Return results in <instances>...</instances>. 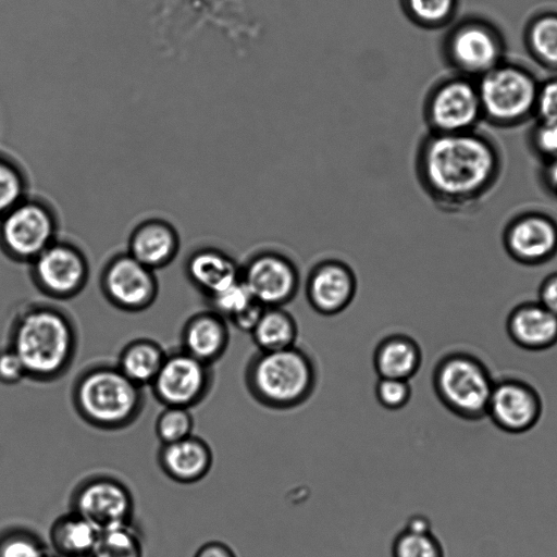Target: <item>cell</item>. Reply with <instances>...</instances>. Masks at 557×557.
I'll use <instances>...</instances> for the list:
<instances>
[{
  "label": "cell",
  "mask_w": 557,
  "mask_h": 557,
  "mask_svg": "<svg viewBox=\"0 0 557 557\" xmlns=\"http://www.w3.org/2000/svg\"><path fill=\"white\" fill-rule=\"evenodd\" d=\"M504 168L503 149L492 137L475 129L428 133L413 156L420 189L437 210L447 214L474 210L497 186Z\"/></svg>",
  "instance_id": "obj_1"
},
{
  "label": "cell",
  "mask_w": 557,
  "mask_h": 557,
  "mask_svg": "<svg viewBox=\"0 0 557 557\" xmlns=\"http://www.w3.org/2000/svg\"><path fill=\"white\" fill-rule=\"evenodd\" d=\"M77 345L75 322L59 306L33 301L12 319L9 347L22 360L29 380L48 383L62 377L74 361Z\"/></svg>",
  "instance_id": "obj_2"
},
{
  "label": "cell",
  "mask_w": 557,
  "mask_h": 557,
  "mask_svg": "<svg viewBox=\"0 0 557 557\" xmlns=\"http://www.w3.org/2000/svg\"><path fill=\"white\" fill-rule=\"evenodd\" d=\"M245 386L251 398L271 410H290L307 403L319 382L317 361L295 345L275 350H257L244 371Z\"/></svg>",
  "instance_id": "obj_3"
},
{
  "label": "cell",
  "mask_w": 557,
  "mask_h": 557,
  "mask_svg": "<svg viewBox=\"0 0 557 557\" xmlns=\"http://www.w3.org/2000/svg\"><path fill=\"white\" fill-rule=\"evenodd\" d=\"M72 403L90 426L116 431L137 420L145 407V395L143 387L126 377L116 364L96 363L76 376Z\"/></svg>",
  "instance_id": "obj_4"
},
{
  "label": "cell",
  "mask_w": 557,
  "mask_h": 557,
  "mask_svg": "<svg viewBox=\"0 0 557 557\" xmlns=\"http://www.w3.org/2000/svg\"><path fill=\"white\" fill-rule=\"evenodd\" d=\"M494 382L485 362L463 350L443 355L432 372V387L440 403L466 421L486 417Z\"/></svg>",
  "instance_id": "obj_5"
},
{
  "label": "cell",
  "mask_w": 557,
  "mask_h": 557,
  "mask_svg": "<svg viewBox=\"0 0 557 557\" xmlns=\"http://www.w3.org/2000/svg\"><path fill=\"white\" fill-rule=\"evenodd\" d=\"M59 231L53 205L28 195L0 216V251L11 261L28 264L59 238Z\"/></svg>",
  "instance_id": "obj_6"
},
{
  "label": "cell",
  "mask_w": 557,
  "mask_h": 557,
  "mask_svg": "<svg viewBox=\"0 0 557 557\" xmlns=\"http://www.w3.org/2000/svg\"><path fill=\"white\" fill-rule=\"evenodd\" d=\"M537 90L527 72L495 66L485 73L478 89L482 114L497 126L518 125L535 111Z\"/></svg>",
  "instance_id": "obj_7"
},
{
  "label": "cell",
  "mask_w": 557,
  "mask_h": 557,
  "mask_svg": "<svg viewBox=\"0 0 557 557\" xmlns=\"http://www.w3.org/2000/svg\"><path fill=\"white\" fill-rule=\"evenodd\" d=\"M28 267L33 285L53 300H70L78 296L90 275L89 260L84 250L61 238L40 252Z\"/></svg>",
  "instance_id": "obj_8"
},
{
  "label": "cell",
  "mask_w": 557,
  "mask_h": 557,
  "mask_svg": "<svg viewBox=\"0 0 557 557\" xmlns=\"http://www.w3.org/2000/svg\"><path fill=\"white\" fill-rule=\"evenodd\" d=\"M240 280L251 296L264 307H286L300 289L298 264L285 252L261 248L240 263Z\"/></svg>",
  "instance_id": "obj_9"
},
{
  "label": "cell",
  "mask_w": 557,
  "mask_h": 557,
  "mask_svg": "<svg viewBox=\"0 0 557 557\" xmlns=\"http://www.w3.org/2000/svg\"><path fill=\"white\" fill-rule=\"evenodd\" d=\"M99 286L111 306L129 313L147 310L159 294L156 271L140 263L126 250L106 261L99 275Z\"/></svg>",
  "instance_id": "obj_10"
},
{
  "label": "cell",
  "mask_w": 557,
  "mask_h": 557,
  "mask_svg": "<svg viewBox=\"0 0 557 557\" xmlns=\"http://www.w3.org/2000/svg\"><path fill=\"white\" fill-rule=\"evenodd\" d=\"M213 383V366L177 349L166 354L149 386L154 398L164 407L190 409L206 399Z\"/></svg>",
  "instance_id": "obj_11"
},
{
  "label": "cell",
  "mask_w": 557,
  "mask_h": 557,
  "mask_svg": "<svg viewBox=\"0 0 557 557\" xmlns=\"http://www.w3.org/2000/svg\"><path fill=\"white\" fill-rule=\"evenodd\" d=\"M134 497L121 480L95 474L81 481L72 492L71 510L99 531L132 523Z\"/></svg>",
  "instance_id": "obj_12"
},
{
  "label": "cell",
  "mask_w": 557,
  "mask_h": 557,
  "mask_svg": "<svg viewBox=\"0 0 557 557\" xmlns=\"http://www.w3.org/2000/svg\"><path fill=\"white\" fill-rule=\"evenodd\" d=\"M502 242L507 255L517 263L545 264L557 256V221L539 210L520 212L505 225Z\"/></svg>",
  "instance_id": "obj_13"
},
{
  "label": "cell",
  "mask_w": 557,
  "mask_h": 557,
  "mask_svg": "<svg viewBox=\"0 0 557 557\" xmlns=\"http://www.w3.org/2000/svg\"><path fill=\"white\" fill-rule=\"evenodd\" d=\"M542 413V397L531 383L515 376L495 380L486 417L496 428L509 434H522L539 423Z\"/></svg>",
  "instance_id": "obj_14"
},
{
  "label": "cell",
  "mask_w": 557,
  "mask_h": 557,
  "mask_svg": "<svg viewBox=\"0 0 557 557\" xmlns=\"http://www.w3.org/2000/svg\"><path fill=\"white\" fill-rule=\"evenodd\" d=\"M304 290L309 307L315 313L335 317L354 302L358 292V277L345 260L324 258L309 269Z\"/></svg>",
  "instance_id": "obj_15"
},
{
  "label": "cell",
  "mask_w": 557,
  "mask_h": 557,
  "mask_svg": "<svg viewBox=\"0 0 557 557\" xmlns=\"http://www.w3.org/2000/svg\"><path fill=\"white\" fill-rule=\"evenodd\" d=\"M482 114L478 89L466 81H453L437 89L426 108L432 134H459L475 129Z\"/></svg>",
  "instance_id": "obj_16"
},
{
  "label": "cell",
  "mask_w": 557,
  "mask_h": 557,
  "mask_svg": "<svg viewBox=\"0 0 557 557\" xmlns=\"http://www.w3.org/2000/svg\"><path fill=\"white\" fill-rule=\"evenodd\" d=\"M181 249L176 227L161 218L140 221L127 239L126 251L149 269L157 271L171 264Z\"/></svg>",
  "instance_id": "obj_17"
},
{
  "label": "cell",
  "mask_w": 557,
  "mask_h": 557,
  "mask_svg": "<svg viewBox=\"0 0 557 557\" xmlns=\"http://www.w3.org/2000/svg\"><path fill=\"white\" fill-rule=\"evenodd\" d=\"M228 324L226 319L211 309L191 314L183 324L180 349L213 366L228 348Z\"/></svg>",
  "instance_id": "obj_18"
},
{
  "label": "cell",
  "mask_w": 557,
  "mask_h": 557,
  "mask_svg": "<svg viewBox=\"0 0 557 557\" xmlns=\"http://www.w3.org/2000/svg\"><path fill=\"white\" fill-rule=\"evenodd\" d=\"M157 459L169 479L181 484H193L202 480L211 470L213 453L206 440L191 434L181 441L161 445Z\"/></svg>",
  "instance_id": "obj_19"
},
{
  "label": "cell",
  "mask_w": 557,
  "mask_h": 557,
  "mask_svg": "<svg viewBox=\"0 0 557 557\" xmlns=\"http://www.w3.org/2000/svg\"><path fill=\"white\" fill-rule=\"evenodd\" d=\"M184 271L188 281L206 299L240 278V263L213 246L194 249L185 260Z\"/></svg>",
  "instance_id": "obj_20"
},
{
  "label": "cell",
  "mask_w": 557,
  "mask_h": 557,
  "mask_svg": "<svg viewBox=\"0 0 557 557\" xmlns=\"http://www.w3.org/2000/svg\"><path fill=\"white\" fill-rule=\"evenodd\" d=\"M506 332L518 347L543 351L557 344V317L537 300L524 301L508 313Z\"/></svg>",
  "instance_id": "obj_21"
},
{
  "label": "cell",
  "mask_w": 557,
  "mask_h": 557,
  "mask_svg": "<svg viewBox=\"0 0 557 557\" xmlns=\"http://www.w3.org/2000/svg\"><path fill=\"white\" fill-rule=\"evenodd\" d=\"M422 349L409 334L385 335L373 350V368L379 377L410 380L422 364Z\"/></svg>",
  "instance_id": "obj_22"
},
{
  "label": "cell",
  "mask_w": 557,
  "mask_h": 557,
  "mask_svg": "<svg viewBox=\"0 0 557 557\" xmlns=\"http://www.w3.org/2000/svg\"><path fill=\"white\" fill-rule=\"evenodd\" d=\"M450 50L462 69L485 74L496 66L500 48L491 29L479 24H469L453 36Z\"/></svg>",
  "instance_id": "obj_23"
},
{
  "label": "cell",
  "mask_w": 557,
  "mask_h": 557,
  "mask_svg": "<svg viewBox=\"0 0 557 557\" xmlns=\"http://www.w3.org/2000/svg\"><path fill=\"white\" fill-rule=\"evenodd\" d=\"M98 534V529L70 509L51 523L49 543L59 557H83L92 553Z\"/></svg>",
  "instance_id": "obj_24"
},
{
  "label": "cell",
  "mask_w": 557,
  "mask_h": 557,
  "mask_svg": "<svg viewBox=\"0 0 557 557\" xmlns=\"http://www.w3.org/2000/svg\"><path fill=\"white\" fill-rule=\"evenodd\" d=\"M166 354L154 339L139 337L124 345L115 364L126 377L144 387L154 380Z\"/></svg>",
  "instance_id": "obj_25"
},
{
  "label": "cell",
  "mask_w": 557,
  "mask_h": 557,
  "mask_svg": "<svg viewBox=\"0 0 557 557\" xmlns=\"http://www.w3.org/2000/svg\"><path fill=\"white\" fill-rule=\"evenodd\" d=\"M298 323L285 307H265L250 335L260 351L282 350L296 345Z\"/></svg>",
  "instance_id": "obj_26"
},
{
  "label": "cell",
  "mask_w": 557,
  "mask_h": 557,
  "mask_svg": "<svg viewBox=\"0 0 557 557\" xmlns=\"http://www.w3.org/2000/svg\"><path fill=\"white\" fill-rule=\"evenodd\" d=\"M92 557H144L141 537L132 523L99 531Z\"/></svg>",
  "instance_id": "obj_27"
},
{
  "label": "cell",
  "mask_w": 557,
  "mask_h": 557,
  "mask_svg": "<svg viewBox=\"0 0 557 557\" xmlns=\"http://www.w3.org/2000/svg\"><path fill=\"white\" fill-rule=\"evenodd\" d=\"M29 195V180L23 165L0 151V216Z\"/></svg>",
  "instance_id": "obj_28"
},
{
  "label": "cell",
  "mask_w": 557,
  "mask_h": 557,
  "mask_svg": "<svg viewBox=\"0 0 557 557\" xmlns=\"http://www.w3.org/2000/svg\"><path fill=\"white\" fill-rule=\"evenodd\" d=\"M392 557H445V553L432 531L412 532L404 529L393 541Z\"/></svg>",
  "instance_id": "obj_29"
},
{
  "label": "cell",
  "mask_w": 557,
  "mask_h": 557,
  "mask_svg": "<svg viewBox=\"0 0 557 557\" xmlns=\"http://www.w3.org/2000/svg\"><path fill=\"white\" fill-rule=\"evenodd\" d=\"M194 418L190 409L182 407H164L158 414L154 431L163 444L181 441L193 434Z\"/></svg>",
  "instance_id": "obj_30"
},
{
  "label": "cell",
  "mask_w": 557,
  "mask_h": 557,
  "mask_svg": "<svg viewBox=\"0 0 557 557\" xmlns=\"http://www.w3.org/2000/svg\"><path fill=\"white\" fill-rule=\"evenodd\" d=\"M48 546L36 533L14 529L0 537V557H47Z\"/></svg>",
  "instance_id": "obj_31"
},
{
  "label": "cell",
  "mask_w": 557,
  "mask_h": 557,
  "mask_svg": "<svg viewBox=\"0 0 557 557\" xmlns=\"http://www.w3.org/2000/svg\"><path fill=\"white\" fill-rule=\"evenodd\" d=\"M255 300L240 278L222 292L207 298L210 309L226 319L228 323Z\"/></svg>",
  "instance_id": "obj_32"
},
{
  "label": "cell",
  "mask_w": 557,
  "mask_h": 557,
  "mask_svg": "<svg viewBox=\"0 0 557 557\" xmlns=\"http://www.w3.org/2000/svg\"><path fill=\"white\" fill-rule=\"evenodd\" d=\"M529 38L533 51L541 60L557 64V15L537 18L530 28Z\"/></svg>",
  "instance_id": "obj_33"
},
{
  "label": "cell",
  "mask_w": 557,
  "mask_h": 557,
  "mask_svg": "<svg viewBox=\"0 0 557 557\" xmlns=\"http://www.w3.org/2000/svg\"><path fill=\"white\" fill-rule=\"evenodd\" d=\"M377 403L388 410H399L407 406L412 389L408 380L379 377L375 384Z\"/></svg>",
  "instance_id": "obj_34"
},
{
  "label": "cell",
  "mask_w": 557,
  "mask_h": 557,
  "mask_svg": "<svg viewBox=\"0 0 557 557\" xmlns=\"http://www.w3.org/2000/svg\"><path fill=\"white\" fill-rule=\"evenodd\" d=\"M531 151L543 162L557 159V122L540 121L530 134Z\"/></svg>",
  "instance_id": "obj_35"
},
{
  "label": "cell",
  "mask_w": 557,
  "mask_h": 557,
  "mask_svg": "<svg viewBox=\"0 0 557 557\" xmlns=\"http://www.w3.org/2000/svg\"><path fill=\"white\" fill-rule=\"evenodd\" d=\"M455 0H408L409 8L414 16L426 23H436L446 18Z\"/></svg>",
  "instance_id": "obj_36"
},
{
  "label": "cell",
  "mask_w": 557,
  "mask_h": 557,
  "mask_svg": "<svg viewBox=\"0 0 557 557\" xmlns=\"http://www.w3.org/2000/svg\"><path fill=\"white\" fill-rule=\"evenodd\" d=\"M27 377L25 367L11 348L0 350V382L3 384H16Z\"/></svg>",
  "instance_id": "obj_37"
},
{
  "label": "cell",
  "mask_w": 557,
  "mask_h": 557,
  "mask_svg": "<svg viewBox=\"0 0 557 557\" xmlns=\"http://www.w3.org/2000/svg\"><path fill=\"white\" fill-rule=\"evenodd\" d=\"M540 121L557 122V79L537 90L535 111Z\"/></svg>",
  "instance_id": "obj_38"
},
{
  "label": "cell",
  "mask_w": 557,
  "mask_h": 557,
  "mask_svg": "<svg viewBox=\"0 0 557 557\" xmlns=\"http://www.w3.org/2000/svg\"><path fill=\"white\" fill-rule=\"evenodd\" d=\"M537 301L557 317V271L548 274L541 282Z\"/></svg>",
  "instance_id": "obj_39"
},
{
  "label": "cell",
  "mask_w": 557,
  "mask_h": 557,
  "mask_svg": "<svg viewBox=\"0 0 557 557\" xmlns=\"http://www.w3.org/2000/svg\"><path fill=\"white\" fill-rule=\"evenodd\" d=\"M194 557H237L234 550L221 541H210L202 544Z\"/></svg>",
  "instance_id": "obj_40"
},
{
  "label": "cell",
  "mask_w": 557,
  "mask_h": 557,
  "mask_svg": "<svg viewBox=\"0 0 557 557\" xmlns=\"http://www.w3.org/2000/svg\"><path fill=\"white\" fill-rule=\"evenodd\" d=\"M541 182L546 191L557 202V159L543 163Z\"/></svg>",
  "instance_id": "obj_41"
},
{
  "label": "cell",
  "mask_w": 557,
  "mask_h": 557,
  "mask_svg": "<svg viewBox=\"0 0 557 557\" xmlns=\"http://www.w3.org/2000/svg\"><path fill=\"white\" fill-rule=\"evenodd\" d=\"M431 525V521L425 516L414 515L407 520L405 529L412 532H430Z\"/></svg>",
  "instance_id": "obj_42"
},
{
  "label": "cell",
  "mask_w": 557,
  "mask_h": 557,
  "mask_svg": "<svg viewBox=\"0 0 557 557\" xmlns=\"http://www.w3.org/2000/svg\"><path fill=\"white\" fill-rule=\"evenodd\" d=\"M47 557H59V556L50 553Z\"/></svg>",
  "instance_id": "obj_43"
},
{
  "label": "cell",
  "mask_w": 557,
  "mask_h": 557,
  "mask_svg": "<svg viewBox=\"0 0 557 557\" xmlns=\"http://www.w3.org/2000/svg\"><path fill=\"white\" fill-rule=\"evenodd\" d=\"M83 557H92L91 554L90 555H87V556H83Z\"/></svg>",
  "instance_id": "obj_44"
}]
</instances>
